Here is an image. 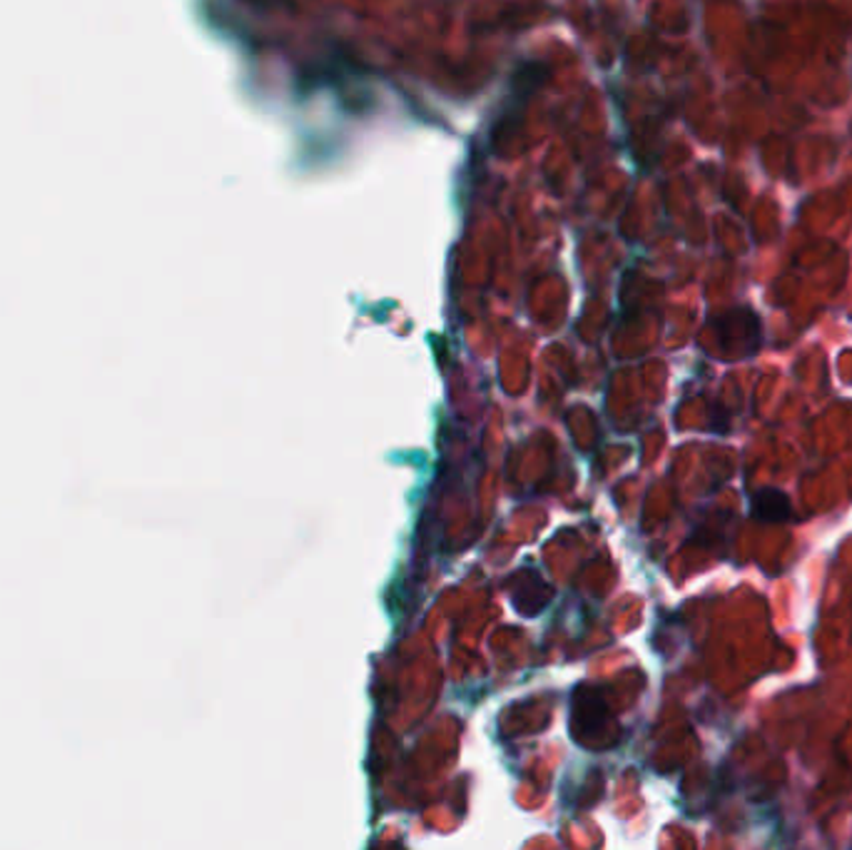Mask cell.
<instances>
[{
  "mask_svg": "<svg viewBox=\"0 0 852 850\" xmlns=\"http://www.w3.org/2000/svg\"><path fill=\"white\" fill-rule=\"evenodd\" d=\"M793 502L783 489L763 487L750 497V516L760 524H785L793 519Z\"/></svg>",
  "mask_w": 852,
  "mask_h": 850,
  "instance_id": "cell-1",
  "label": "cell"
}]
</instances>
